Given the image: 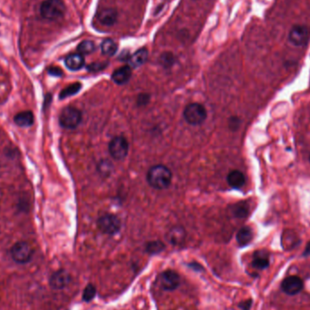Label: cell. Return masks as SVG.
<instances>
[{"mask_svg": "<svg viewBox=\"0 0 310 310\" xmlns=\"http://www.w3.org/2000/svg\"><path fill=\"white\" fill-rule=\"evenodd\" d=\"M172 174L169 168L164 165L152 167L147 173V182L151 186L157 190H164L170 186Z\"/></svg>", "mask_w": 310, "mask_h": 310, "instance_id": "obj_1", "label": "cell"}, {"mask_svg": "<svg viewBox=\"0 0 310 310\" xmlns=\"http://www.w3.org/2000/svg\"><path fill=\"white\" fill-rule=\"evenodd\" d=\"M65 5L63 0H45L40 6V14L45 19L54 21L64 16Z\"/></svg>", "mask_w": 310, "mask_h": 310, "instance_id": "obj_2", "label": "cell"}, {"mask_svg": "<svg viewBox=\"0 0 310 310\" xmlns=\"http://www.w3.org/2000/svg\"><path fill=\"white\" fill-rule=\"evenodd\" d=\"M35 251L26 241H17L10 250L12 259L17 264H27L32 260Z\"/></svg>", "mask_w": 310, "mask_h": 310, "instance_id": "obj_3", "label": "cell"}, {"mask_svg": "<svg viewBox=\"0 0 310 310\" xmlns=\"http://www.w3.org/2000/svg\"><path fill=\"white\" fill-rule=\"evenodd\" d=\"M82 121V113L75 107L67 106L59 115V123L64 129H75Z\"/></svg>", "mask_w": 310, "mask_h": 310, "instance_id": "obj_4", "label": "cell"}, {"mask_svg": "<svg viewBox=\"0 0 310 310\" xmlns=\"http://www.w3.org/2000/svg\"><path fill=\"white\" fill-rule=\"evenodd\" d=\"M183 116L187 123L193 125H198L205 121L207 117V112L204 105L194 103L186 106L183 112Z\"/></svg>", "mask_w": 310, "mask_h": 310, "instance_id": "obj_5", "label": "cell"}, {"mask_svg": "<svg viewBox=\"0 0 310 310\" xmlns=\"http://www.w3.org/2000/svg\"><path fill=\"white\" fill-rule=\"evenodd\" d=\"M289 43L295 47H304L310 39V29L307 26L296 25L289 33Z\"/></svg>", "mask_w": 310, "mask_h": 310, "instance_id": "obj_6", "label": "cell"}, {"mask_svg": "<svg viewBox=\"0 0 310 310\" xmlns=\"http://www.w3.org/2000/svg\"><path fill=\"white\" fill-rule=\"evenodd\" d=\"M128 142L122 136L114 137L109 144V153L115 160H123L128 155Z\"/></svg>", "mask_w": 310, "mask_h": 310, "instance_id": "obj_7", "label": "cell"}, {"mask_svg": "<svg viewBox=\"0 0 310 310\" xmlns=\"http://www.w3.org/2000/svg\"><path fill=\"white\" fill-rule=\"evenodd\" d=\"M98 228L100 230L109 235H113L115 233H117L120 227H121V222L116 216L111 215V214H106L103 215L97 221Z\"/></svg>", "mask_w": 310, "mask_h": 310, "instance_id": "obj_8", "label": "cell"}, {"mask_svg": "<svg viewBox=\"0 0 310 310\" xmlns=\"http://www.w3.org/2000/svg\"><path fill=\"white\" fill-rule=\"evenodd\" d=\"M71 281L69 273L64 269H59L53 272L49 278V285L54 290H61L66 288Z\"/></svg>", "mask_w": 310, "mask_h": 310, "instance_id": "obj_9", "label": "cell"}, {"mask_svg": "<svg viewBox=\"0 0 310 310\" xmlns=\"http://www.w3.org/2000/svg\"><path fill=\"white\" fill-rule=\"evenodd\" d=\"M181 282L180 276L174 270L168 269L160 275V285L161 288L166 291H172L179 287Z\"/></svg>", "mask_w": 310, "mask_h": 310, "instance_id": "obj_10", "label": "cell"}, {"mask_svg": "<svg viewBox=\"0 0 310 310\" xmlns=\"http://www.w3.org/2000/svg\"><path fill=\"white\" fill-rule=\"evenodd\" d=\"M303 280L298 276H289L281 283V289L289 296L299 294L303 289Z\"/></svg>", "mask_w": 310, "mask_h": 310, "instance_id": "obj_11", "label": "cell"}, {"mask_svg": "<svg viewBox=\"0 0 310 310\" xmlns=\"http://www.w3.org/2000/svg\"><path fill=\"white\" fill-rule=\"evenodd\" d=\"M97 18L103 26L111 27L117 20V11L114 8H103L98 12Z\"/></svg>", "mask_w": 310, "mask_h": 310, "instance_id": "obj_12", "label": "cell"}, {"mask_svg": "<svg viewBox=\"0 0 310 310\" xmlns=\"http://www.w3.org/2000/svg\"><path fill=\"white\" fill-rule=\"evenodd\" d=\"M14 123L19 127H30L35 123V116L32 111H23L14 116Z\"/></svg>", "mask_w": 310, "mask_h": 310, "instance_id": "obj_13", "label": "cell"}, {"mask_svg": "<svg viewBox=\"0 0 310 310\" xmlns=\"http://www.w3.org/2000/svg\"><path fill=\"white\" fill-rule=\"evenodd\" d=\"M132 76V69L129 65L122 66L115 70L112 75V79L117 85H123L127 83Z\"/></svg>", "mask_w": 310, "mask_h": 310, "instance_id": "obj_14", "label": "cell"}, {"mask_svg": "<svg viewBox=\"0 0 310 310\" xmlns=\"http://www.w3.org/2000/svg\"><path fill=\"white\" fill-rule=\"evenodd\" d=\"M64 64L71 71H78L85 65V58L81 53H72L65 58Z\"/></svg>", "mask_w": 310, "mask_h": 310, "instance_id": "obj_15", "label": "cell"}, {"mask_svg": "<svg viewBox=\"0 0 310 310\" xmlns=\"http://www.w3.org/2000/svg\"><path fill=\"white\" fill-rule=\"evenodd\" d=\"M252 266L257 269H265L269 266V255L267 252L258 251L253 255Z\"/></svg>", "mask_w": 310, "mask_h": 310, "instance_id": "obj_16", "label": "cell"}, {"mask_svg": "<svg viewBox=\"0 0 310 310\" xmlns=\"http://www.w3.org/2000/svg\"><path fill=\"white\" fill-rule=\"evenodd\" d=\"M148 58V51L145 49L137 50L135 53L129 58V66L133 68H137L145 64Z\"/></svg>", "mask_w": 310, "mask_h": 310, "instance_id": "obj_17", "label": "cell"}, {"mask_svg": "<svg viewBox=\"0 0 310 310\" xmlns=\"http://www.w3.org/2000/svg\"><path fill=\"white\" fill-rule=\"evenodd\" d=\"M237 241L241 247H245L251 243L253 239V232L250 227H243L237 233Z\"/></svg>", "mask_w": 310, "mask_h": 310, "instance_id": "obj_18", "label": "cell"}, {"mask_svg": "<svg viewBox=\"0 0 310 310\" xmlns=\"http://www.w3.org/2000/svg\"><path fill=\"white\" fill-rule=\"evenodd\" d=\"M228 182L231 187L241 189L245 184V176L241 171H230L228 175Z\"/></svg>", "mask_w": 310, "mask_h": 310, "instance_id": "obj_19", "label": "cell"}, {"mask_svg": "<svg viewBox=\"0 0 310 310\" xmlns=\"http://www.w3.org/2000/svg\"><path fill=\"white\" fill-rule=\"evenodd\" d=\"M185 239V232L181 228H174L170 230L169 234L167 236V240L171 242L173 245L182 244Z\"/></svg>", "mask_w": 310, "mask_h": 310, "instance_id": "obj_20", "label": "cell"}, {"mask_svg": "<svg viewBox=\"0 0 310 310\" xmlns=\"http://www.w3.org/2000/svg\"><path fill=\"white\" fill-rule=\"evenodd\" d=\"M101 50H102L103 54L107 56H112L117 51V45L112 39L107 38V39H104L101 44Z\"/></svg>", "mask_w": 310, "mask_h": 310, "instance_id": "obj_21", "label": "cell"}, {"mask_svg": "<svg viewBox=\"0 0 310 310\" xmlns=\"http://www.w3.org/2000/svg\"><path fill=\"white\" fill-rule=\"evenodd\" d=\"M81 88H82V85L80 83H75V84H72L67 87H65L59 94L60 100H63L67 97H72V96H75V94H77L78 92L80 91Z\"/></svg>", "mask_w": 310, "mask_h": 310, "instance_id": "obj_22", "label": "cell"}, {"mask_svg": "<svg viewBox=\"0 0 310 310\" xmlns=\"http://www.w3.org/2000/svg\"><path fill=\"white\" fill-rule=\"evenodd\" d=\"M232 213L237 218H245L249 214V207L245 203H240L233 206Z\"/></svg>", "mask_w": 310, "mask_h": 310, "instance_id": "obj_23", "label": "cell"}, {"mask_svg": "<svg viewBox=\"0 0 310 310\" xmlns=\"http://www.w3.org/2000/svg\"><path fill=\"white\" fill-rule=\"evenodd\" d=\"M96 49V46L94 42L89 41V40H86V41H83L82 43L79 44V46L77 47V51L78 53H81L82 55L84 54H90L93 53Z\"/></svg>", "mask_w": 310, "mask_h": 310, "instance_id": "obj_24", "label": "cell"}, {"mask_svg": "<svg viewBox=\"0 0 310 310\" xmlns=\"http://www.w3.org/2000/svg\"><path fill=\"white\" fill-rule=\"evenodd\" d=\"M97 295V289L94 285L92 284H88L86 286L85 289H84V292H83V300L86 301V302H90L91 300L95 299Z\"/></svg>", "mask_w": 310, "mask_h": 310, "instance_id": "obj_25", "label": "cell"}, {"mask_svg": "<svg viewBox=\"0 0 310 310\" xmlns=\"http://www.w3.org/2000/svg\"><path fill=\"white\" fill-rule=\"evenodd\" d=\"M164 245L160 241H152L146 245V252L150 254H157L163 251Z\"/></svg>", "mask_w": 310, "mask_h": 310, "instance_id": "obj_26", "label": "cell"}, {"mask_svg": "<svg viewBox=\"0 0 310 310\" xmlns=\"http://www.w3.org/2000/svg\"><path fill=\"white\" fill-rule=\"evenodd\" d=\"M174 62V56L171 53H164L160 55V63L164 66H171Z\"/></svg>", "mask_w": 310, "mask_h": 310, "instance_id": "obj_27", "label": "cell"}, {"mask_svg": "<svg viewBox=\"0 0 310 310\" xmlns=\"http://www.w3.org/2000/svg\"><path fill=\"white\" fill-rule=\"evenodd\" d=\"M52 100H53V96H52V94H47L45 97H44V102H43V111L44 112H46L47 110H48V108L50 106V104H51V103H52Z\"/></svg>", "mask_w": 310, "mask_h": 310, "instance_id": "obj_28", "label": "cell"}, {"mask_svg": "<svg viewBox=\"0 0 310 310\" xmlns=\"http://www.w3.org/2000/svg\"><path fill=\"white\" fill-rule=\"evenodd\" d=\"M49 74L52 76L55 77H60L63 75V71L61 68H59L57 66H51L49 68Z\"/></svg>", "mask_w": 310, "mask_h": 310, "instance_id": "obj_29", "label": "cell"}, {"mask_svg": "<svg viewBox=\"0 0 310 310\" xmlns=\"http://www.w3.org/2000/svg\"><path fill=\"white\" fill-rule=\"evenodd\" d=\"M105 66H106V64H104V63H94V64L88 65L87 69L89 70V71H93V72L94 71L97 72V71H99V70L103 69Z\"/></svg>", "mask_w": 310, "mask_h": 310, "instance_id": "obj_30", "label": "cell"}, {"mask_svg": "<svg viewBox=\"0 0 310 310\" xmlns=\"http://www.w3.org/2000/svg\"><path fill=\"white\" fill-rule=\"evenodd\" d=\"M252 300H244V301H242L239 304L240 309H241L242 310H250L252 309Z\"/></svg>", "mask_w": 310, "mask_h": 310, "instance_id": "obj_31", "label": "cell"}, {"mask_svg": "<svg viewBox=\"0 0 310 310\" xmlns=\"http://www.w3.org/2000/svg\"><path fill=\"white\" fill-rule=\"evenodd\" d=\"M304 257H310V241L306 246L305 252L303 253Z\"/></svg>", "mask_w": 310, "mask_h": 310, "instance_id": "obj_32", "label": "cell"}, {"mask_svg": "<svg viewBox=\"0 0 310 310\" xmlns=\"http://www.w3.org/2000/svg\"></svg>", "mask_w": 310, "mask_h": 310, "instance_id": "obj_33", "label": "cell"}]
</instances>
